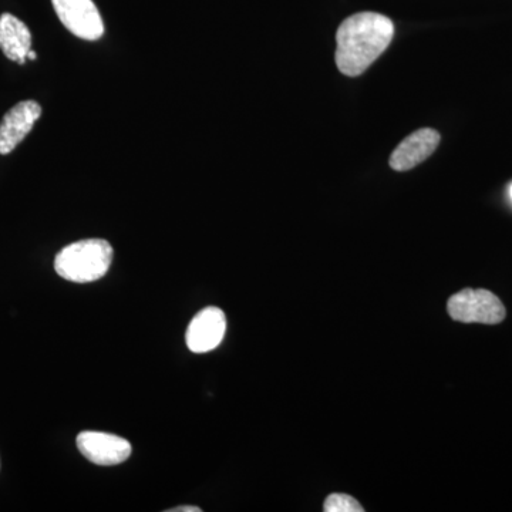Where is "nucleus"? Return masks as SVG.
I'll return each instance as SVG.
<instances>
[{"label": "nucleus", "mask_w": 512, "mask_h": 512, "mask_svg": "<svg viewBox=\"0 0 512 512\" xmlns=\"http://www.w3.org/2000/svg\"><path fill=\"white\" fill-rule=\"evenodd\" d=\"M323 510L326 512H363L362 505L357 503L355 498L346 494H332L326 498L325 507Z\"/></svg>", "instance_id": "nucleus-10"}, {"label": "nucleus", "mask_w": 512, "mask_h": 512, "mask_svg": "<svg viewBox=\"0 0 512 512\" xmlns=\"http://www.w3.org/2000/svg\"><path fill=\"white\" fill-rule=\"evenodd\" d=\"M510 195H511V200H512V185H511V188H510Z\"/></svg>", "instance_id": "nucleus-13"}, {"label": "nucleus", "mask_w": 512, "mask_h": 512, "mask_svg": "<svg viewBox=\"0 0 512 512\" xmlns=\"http://www.w3.org/2000/svg\"><path fill=\"white\" fill-rule=\"evenodd\" d=\"M394 36L392 20L375 12L350 16L336 33V64L349 77L360 76L383 55Z\"/></svg>", "instance_id": "nucleus-1"}, {"label": "nucleus", "mask_w": 512, "mask_h": 512, "mask_svg": "<svg viewBox=\"0 0 512 512\" xmlns=\"http://www.w3.org/2000/svg\"><path fill=\"white\" fill-rule=\"evenodd\" d=\"M201 508L191 507V505H184V507L173 508V510H168V512H201Z\"/></svg>", "instance_id": "nucleus-11"}, {"label": "nucleus", "mask_w": 512, "mask_h": 512, "mask_svg": "<svg viewBox=\"0 0 512 512\" xmlns=\"http://www.w3.org/2000/svg\"><path fill=\"white\" fill-rule=\"evenodd\" d=\"M40 116L42 107L37 101H20L13 106L0 123V154L8 156L12 153L33 130Z\"/></svg>", "instance_id": "nucleus-6"}, {"label": "nucleus", "mask_w": 512, "mask_h": 512, "mask_svg": "<svg viewBox=\"0 0 512 512\" xmlns=\"http://www.w3.org/2000/svg\"><path fill=\"white\" fill-rule=\"evenodd\" d=\"M225 332H227L225 313L220 308L211 306L191 320L185 340L191 352L207 353L221 345Z\"/></svg>", "instance_id": "nucleus-7"}, {"label": "nucleus", "mask_w": 512, "mask_h": 512, "mask_svg": "<svg viewBox=\"0 0 512 512\" xmlns=\"http://www.w3.org/2000/svg\"><path fill=\"white\" fill-rule=\"evenodd\" d=\"M0 49L12 62L25 64L32 50V33L16 16L3 13L0 16Z\"/></svg>", "instance_id": "nucleus-9"}, {"label": "nucleus", "mask_w": 512, "mask_h": 512, "mask_svg": "<svg viewBox=\"0 0 512 512\" xmlns=\"http://www.w3.org/2000/svg\"><path fill=\"white\" fill-rule=\"evenodd\" d=\"M440 134L433 128H420L404 138L390 157V167L396 171H407L417 167L437 150Z\"/></svg>", "instance_id": "nucleus-8"}, {"label": "nucleus", "mask_w": 512, "mask_h": 512, "mask_svg": "<svg viewBox=\"0 0 512 512\" xmlns=\"http://www.w3.org/2000/svg\"><path fill=\"white\" fill-rule=\"evenodd\" d=\"M28 57L29 59L35 60L37 55L35 52H33V50H30V52L28 53Z\"/></svg>", "instance_id": "nucleus-12"}, {"label": "nucleus", "mask_w": 512, "mask_h": 512, "mask_svg": "<svg viewBox=\"0 0 512 512\" xmlns=\"http://www.w3.org/2000/svg\"><path fill=\"white\" fill-rule=\"evenodd\" d=\"M447 311L457 322L484 325H497L507 316L500 298L485 289H463L456 293L448 299Z\"/></svg>", "instance_id": "nucleus-3"}, {"label": "nucleus", "mask_w": 512, "mask_h": 512, "mask_svg": "<svg viewBox=\"0 0 512 512\" xmlns=\"http://www.w3.org/2000/svg\"><path fill=\"white\" fill-rule=\"evenodd\" d=\"M77 447L87 460L97 466H117L131 456V444L126 439L100 431L80 433Z\"/></svg>", "instance_id": "nucleus-5"}, {"label": "nucleus", "mask_w": 512, "mask_h": 512, "mask_svg": "<svg viewBox=\"0 0 512 512\" xmlns=\"http://www.w3.org/2000/svg\"><path fill=\"white\" fill-rule=\"evenodd\" d=\"M113 262V247L104 239H84L57 254L55 269L63 279L87 284L103 278Z\"/></svg>", "instance_id": "nucleus-2"}, {"label": "nucleus", "mask_w": 512, "mask_h": 512, "mask_svg": "<svg viewBox=\"0 0 512 512\" xmlns=\"http://www.w3.org/2000/svg\"><path fill=\"white\" fill-rule=\"evenodd\" d=\"M64 28L83 40H99L104 23L93 0H52Z\"/></svg>", "instance_id": "nucleus-4"}]
</instances>
